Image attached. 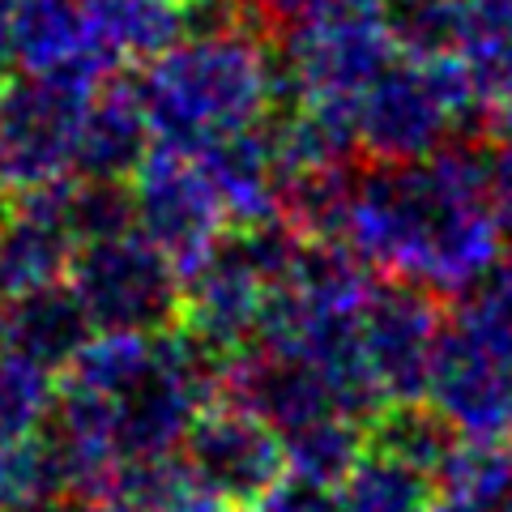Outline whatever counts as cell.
Listing matches in <instances>:
<instances>
[{"instance_id":"cell-9","label":"cell","mask_w":512,"mask_h":512,"mask_svg":"<svg viewBox=\"0 0 512 512\" xmlns=\"http://www.w3.org/2000/svg\"><path fill=\"white\" fill-rule=\"evenodd\" d=\"M397 56L384 13H342L286 30V56L278 64L282 90L308 103L355 107L367 82Z\"/></svg>"},{"instance_id":"cell-6","label":"cell","mask_w":512,"mask_h":512,"mask_svg":"<svg viewBox=\"0 0 512 512\" xmlns=\"http://www.w3.org/2000/svg\"><path fill=\"white\" fill-rule=\"evenodd\" d=\"M94 86L26 73L0 90V188H43L77 171V141Z\"/></svg>"},{"instance_id":"cell-5","label":"cell","mask_w":512,"mask_h":512,"mask_svg":"<svg viewBox=\"0 0 512 512\" xmlns=\"http://www.w3.org/2000/svg\"><path fill=\"white\" fill-rule=\"evenodd\" d=\"M128 201H133V227L150 239L158 252H167L180 278L201 256H210L231 227V214L222 205L210 171L201 158L180 146H150L137 171L128 175Z\"/></svg>"},{"instance_id":"cell-26","label":"cell","mask_w":512,"mask_h":512,"mask_svg":"<svg viewBox=\"0 0 512 512\" xmlns=\"http://www.w3.org/2000/svg\"><path fill=\"white\" fill-rule=\"evenodd\" d=\"M13 64V39H9V5H0V73Z\"/></svg>"},{"instance_id":"cell-13","label":"cell","mask_w":512,"mask_h":512,"mask_svg":"<svg viewBox=\"0 0 512 512\" xmlns=\"http://www.w3.org/2000/svg\"><path fill=\"white\" fill-rule=\"evenodd\" d=\"M90 320L69 282H47L30 291L5 295L0 303V346L47 372H64L73 355L90 342Z\"/></svg>"},{"instance_id":"cell-20","label":"cell","mask_w":512,"mask_h":512,"mask_svg":"<svg viewBox=\"0 0 512 512\" xmlns=\"http://www.w3.org/2000/svg\"><path fill=\"white\" fill-rule=\"evenodd\" d=\"M64 495L69 478L43 431L0 444V512H47L60 508Z\"/></svg>"},{"instance_id":"cell-2","label":"cell","mask_w":512,"mask_h":512,"mask_svg":"<svg viewBox=\"0 0 512 512\" xmlns=\"http://www.w3.org/2000/svg\"><path fill=\"white\" fill-rule=\"evenodd\" d=\"M205 22H184V35L137 77L150 133L163 146L201 150L205 141L261 124L282 94V73L261 35L239 26L231 0H205Z\"/></svg>"},{"instance_id":"cell-15","label":"cell","mask_w":512,"mask_h":512,"mask_svg":"<svg viewBox=\"0 0 512 512\" xmlns=\"http://www.w3.org/2000/svg\"><path fill=\"white\" fill-rule=\"evenodd\" d=\"M201 158V167L210 171V180L218 188L222 205H227L231 222L248 227V222L274 218L278 214V192H282V167L278 150L269 137V116L252 128L205 141L201 150H192Z\"/></svg>"},{"instance_id":"cell-12","label":"cell","mask_w":512,"mask_h":512,"mask_svg":"<svg viewBox=\"0 0 512 512\" xmlns=\"http://www.w3.org/2000/svg\"><path fill=\"white\" fill-rule=\"evenodd\" d=\"M13 64L26 73H56L82 86H99L116 73L86 30L82 0H13L9 9Z\"/></svg>"},{"instance_id":"cell-19","label":"cell","mask_w":512,"mask_h":512,"mask_svg":"<svg viewBox=\"0 0 512 512\" xmlns=\"http://www.w3.org/2000/svg\"><path fill=\"white\" fill-rule=\"evenodd\" d=\"M363 423L346 419V414H320V419L303 423L282 436V457H286V478L308 487L333 491L350 474V466L363 453Z\"/></svg>"},{"instance_id":"cell-23","label":"cell","mask_w":512,"mask_h":512,"mask_svg":"<svg viewBox=\"0 0 512 512\" xmlns=\"http://www.w3.org/2000/svg\"><path fill=\"white\" fill-rule=\"evenodd\" d=\"M380 13L406 52H448L461 0H380Z\"/></svg>"},{"instance_id":"cell-25","label":"cell","mask_w":512,"mask_h":512,"mask_svg":"<svg viewBox=\"0 0 512 512\" xmlns=\"http://www.w3.org/2000/svg\"><path fill=\"white\" fill-rule=\"evenodd\" d=\"M167 512H248V508H235V504H222V500H214V495H205V491H197V487H188L180 500H175Z\"/></svg>"},{"instance_id":"cell-14","label":"cell","mask_w":512,"mask_h":512,"mask_svg":"<svg viewBox=\"0 0 512 512\" xmlns=\"http://www.w3.org/2000/svg\"><path fill=\"white\" fill-rule=\"evenodd\" d=\"M150 150V120L141 107L137 82L111 73L94 86L77 141V171L86 180H116L124 184Z\"/></svg>"},{"instance_id":"cell-24","label":"cell","mask_w":512,"mask_h":512,"mask_svg":"<svg viewBox=\"0 0 512 512\" xmlns=\"http://www.w3.org/2000/svg\"><path fill=\"white\" fill-rule=\"evenodd\" d=\"M491 137H495V146L512 154V90L491 99Z\"/></svg>"},{"instance_id":"cell-3","label":"cell","mask_w":512,"mask_h":512,"mask_svg":"<svg viewBox=\"0 0 512 512\" xmlns=\"http://www.w3.org/2000/svg\"><path fill=\"white\" fill-rule=\"evenodd\" d=\"M483 107L453 52L393 56L350 107L359 150L380 163H406L448 146Z\"/></svg>"},{"instance_id":"cell-21","label":"cell","mask_w":512,"mask_h":512,"mask_svg":"<svg viewBox=\"0 0 512 512\" xmlns=\"http://www.w3.org/2000/svg\"><path fill=\"white\" fill-rule=\"evenodd\" d=\"M453 440H457V431L448 427L431 406H419V402H393L372 419V444L384 448V453L410 461V466L427 470L431 478H436L440 461L448 457Z\"/></svg>"},{"instance_id":"cell-11","label":"cell","mask_w":512,"mask_h":512,"mask_svg":"<svg viewBox=\"0 0 512 512\" xmlns=\"http://www.w3.org/2000/svg\"><path fill=\"white\" fill-rule=\"evenodd\" d=\"M69 184L73 180L22 188L13 210L0 218V295L64 282L69 274L73 256L82 248Z\"/></svg>"},{"instance_id":"cell-7","label":"cell","mask_w":512,"mask_h":512,"mask_svg":"<svg viewBox=\"0 0 512 512\" xmlns=\"http://www.w3.org/2000/svg\"><path fill=\"white\" fill-rule=\"evenodd\" d=\"M188 483L222 504L256 508L286 478L282 436L239 402L205 406L180 440Z\"/></svg>"},{"instance_id":"cell-1","label":"cell","mask_w":512,"mask_h":512,"mask_svg":"<svg viewBox=\"0 0 512 512\" xmlns=\"http://www.w3.org/2000/svg\"><path fill=\"white\" fill-rule=\"evenodd\" d=\"M342 244L384 278L431 295H470L504 256L491 167L470 146H440L355 175Z\"/></svg>"},{"instance_id":"cell-16","label":"cell","mask_w":512,"mask_h":512,"mask_svg":"<svg viewBox=\"0 0 512 512\" xmlns=\"http://www.w3.org/2000/svg\"><path fill=\"white\" fill-rule=\"evenodd\" d=\"M184 0H82L94 47L116 64L150 60L184 35Z\"/></svg>"},{"instance_id":"cell-17","label":"cell","mask_w":512,"mask_h":512,"mask_svg":"<svg viewBox=\"0 0 512 512\" xmlns=\"http://www.w3.org/2000/svg\"><path fill=\"white\" fill-rule=\"evenodd\" d=\"M448 52L483 103L512 90V0H461Z\"/></svg>"},{"instance_id":"cell-10","label":"cell","mask_w":512,"mask_h":512,"mask_svg":"<svg viewBox=\"0 0 512 512\" xmlns=\"http://www.w3.org/2000/svg\"><path fill=\"white\" fill-rule=\"evenodd\" d=\"M269 286L274 282L244 244V235H222V244L184 274V333L227 363L248 342H256Z\"/></svg>"},{"instance_id":"cell-4","label":"cell","mask_w":512,"mask_h":512,"mask_svg":"<svg viewBox=\"0 0 512 512\" xmlns=\"http://www.w3.org/2000/svg\"><path fill=\"white\" fill-rule=\"evenodd\" d=\"M64 282L94 333H163L180 316V269L137 227L86 239Z\"/></svg>"},{"instance_id":"cell-27","label":"cell","mask_w":512,"mask_h":512,"mask_svg":"<svg viewBox=\"0 0 512 512\" xmlns=\"http://www.w3.org/2000/svg\"><path fill=\"white\" fill-rule=\"evenodd\" d=\"M47 512H60V508H47Z\"/></svg>"},{"instance_id":"cell-18","label":"cell","mask_w":512,"mask_h":512,"mask_svg":"<svg viewBox=\"0 0 512 512\" xmlns=\"http://www.w3.org/2000/svg\"><path fill=\"white\" fill-rule=\"evenodd\" d=\"M431 495H436V478L427 470L372 444L333 487V504L338 512H427Z\"/></svg>"},{"instance_id":"cell-8","label":"cell","mask_w":512,"mask_h":512,"mask_svg":"<svg viewBox=\"0 0 512 512\" xmlns=\"http://www.w3.org/2000/svg\"><path fill=\"white\" fill-rule=\"evenodd\" d=\"M444 308L440 295L414 282L384 278L372 286L359 316V355L384 406L423 402L431 363L440 350Z\"/></svg>"},{"instance_id":"cell-22","label":"cell","mask_w":512,"mask_h":512,"mask_svg":"<svg viewBox=\"0 0 512 512\" xmlns=\"http://www.w3.org/2000/svg\"><path fill=\"white\" fill-rule=\"evenodd\" d=\"M56 372L0 346V444L26 440L47 427L56 406Z\"/></svg>"}]
</instances>
